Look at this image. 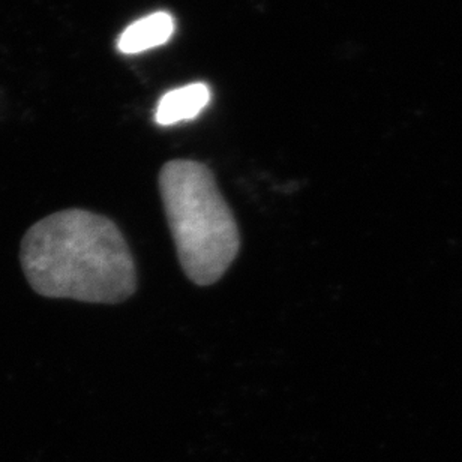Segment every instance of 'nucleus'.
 Here are the masks:
<instances>
[{
	"label": "nucleus",
	"mask_w": 462,
	"mask_h": 462,
	"mask_svg": "<svg viewBox=\"0 0 462 462\" xmlns=\"http://www.w3.org/2000/svg\"><path fill=\"white\" fill-rule=\"evenodd\" d=\"M173 15L155 13L134 22L117 40V49L125 54H135L165 44L173 36Z\"/></svg>",
	"instance_id": "nucleus-3"
},
{
	"label": "nucleus",
	"mask_w": 462,
	"mask_h": 462,
	"mask_svg": "<svg viewBox=\"0 0 462 462\" xmlns=\"http://www.w3.org/2000/svg\"><path fill=\"white\" fill-rule=\"evenodd\" d=\"M23 273L42 298L125 302L137 290L133 253L115 221L67 209L33 224L20 246Z\"/></svg>",
	"instance_id": "nucleus-1"
},
{
	"label": "nucleus",
	"mask_w": 462,
	"mask_h": 462,
	"mask_svg": "<svg viewBox=\"0 0 462 462\" xmlns=\"http://www.w3.org/2000/svg\"><path fill=\"white\" fill-rule=\"evenodd\" d=\"M158 182L185 275L200 287L218 282L239 254L240 233L212 170L199 161H170Z\"/></svg>",
	"instance_id": "nucleus-2"
},
{
	"label": "nucleus",
	"mask_w": 462,
	"mask_h": 462,
	"mask_svg": "<svg viewBox=\"0 0 462 462\" xmlns=\"http://www.w3.org/2000/svg\"><path fill=\"white\" fill-rule=\"evenodd\" d=\"M209 101L210 89L205 83H192L179 89L170 90L158 104L156 122L169 126L185 120L196 119L197 116L208 107Z\"/></svg>",
	"instance_id": "nucleus-4"
}]
</instances>
